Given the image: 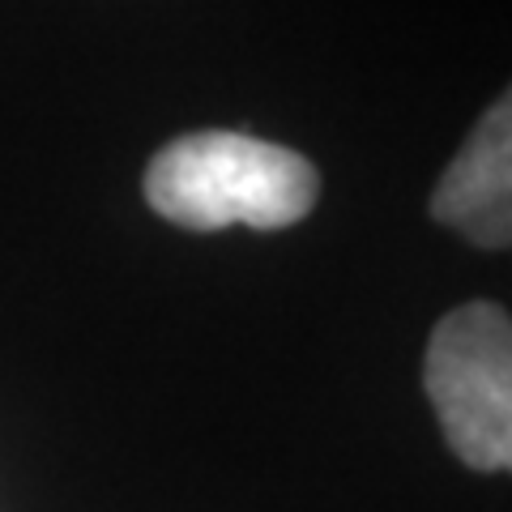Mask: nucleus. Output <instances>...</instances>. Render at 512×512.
Returning a JSON list of instances; mask_svg holds the SVG:
<instances>
[{
  "instance_id": "nucleus-1",
  "label": "nucleus",
  "mask_w": 512,
  "mask_h": 512,
  "mask_svg": "<svg viewBox=\"0 0 512 512\" xmlns=\"http://www.w3.org/2000/svg\"><path fill=\"white\" fill-rule=\"evenodd\" d=\"M320 175L299 150L248 133H188L146 167V201L188 231H282L312 214Z\"/></svg>"
},
{
  "instance_id": "nucleus-2",
  "label": "nucleus",
  "mask_w": 512,
  "mask_h": 512,
  "mask_svg": "<svg viewBox=\"0 0 512 512\" xmlns=\"http://www.w3.org/2000/svg\"><path fill=\"white\" fill-rule=\"evenodd\" d=\"M423 384L448 448L470 470L512 466V320L500 303L448 312L427 346Z\"/></svg>"
},
{
  "instance_id": "nucleus-3",
  "label": "nucleus",
  "mask_w": 512,
  "mask_h": 512,
  "mask_svg": "<svg viewBox=\"0 0 512 512\" xmlns=\"http://www.w3.org/2000/svg\"><path fill=\"white\" fill-rule=\"evenodd\" d=\"M431 218L478 248L512 244V103H495L431 192Z\"/></svg>"
}]
</instances>
